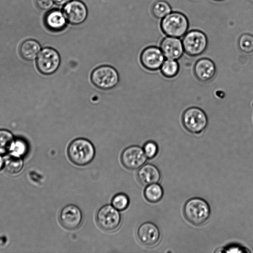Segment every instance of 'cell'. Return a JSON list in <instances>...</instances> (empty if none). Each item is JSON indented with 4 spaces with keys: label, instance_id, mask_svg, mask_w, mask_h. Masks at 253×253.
Returning <instances> with one entry per match:
<instances>
[{
    "label": "cell",
    "instance_id": "cell-30",
    "mask_svg": "<svg viewBox=\"0 0 253 253\" xmlns=\"http://www.w3.org/2000/svg\"><path fill=\"white\" fill-rule=\"evenodd\" d=\"M71 0H53V2L58 5H63L70 2Z\"/></svg>",
    "mask_w": 253,
    "mask_h": 253
},
{
    "label": "cell",
    "instance_id": "cell-17",
    "mask_svg": "<svg viewBox=\"0 0 253 253\" xmlns=\"http://www.w3.org/2000/svg\"><path fill=\"white\" fill-rule=\"evenodd\" d=\"M137 175L139 182L144 185L157 183L161 177L158 169L151 164L143 165L141 167Z\"/></svg>",
    "mask_w": 253,
    "mask_h": 253
},
{
    "label": "cell",
    "instance_id": "cell-13",
    "mask_svg": "<svg viewBox=\"0 0 253 253\" xmlns=\"http://www.w3.org/2000/svg\"><path fill=\"white\" fill-rule=\"evenodd\" d=\"M137 237L141 244L147 247H152L159 242L160 232L156 224L151 222H145L138 227Z\"/></svg>",
    "mask_w": 253,
    "mask_h": 253
},
{
    "label": "cell",
    "instance_id": "cell-32",
    "mask_svg": "<svg viewBox=\"0 0 253 253\" xmlns=\"http://www.w3.org/2000/svg\"><path fill=\"white\" fill-rule=\"evenodd\" d=\"M216 0V1H221V0Z\"/></svg>",
    "mask_w": 253,
    "mask_h": 253
},
{
    "label": "cell",
    "instance_id": "cell-2",
    "mask_svg": "<svg viewBox=\"0 0 253 253\" xmlns=\"http://www.w3.org/2000/svg\"><path fill=\"white\" fill-rule=\"evenodd\" d=\"M184 215L186 219L195 225L205 223L209 218L211 210L208 203L200 198L188 200L184 206Z\"/></svg>",
    "mask_w": 253,
    "mask_h": 253
},
{
    "label": "cell",
    "instance_id": "cell-19",
    "mask_svg": "<svg viewBox=\"0 0 253 253\" xmlns=\"http://www.w3.org/2000/svg\"><path fill=\"white\" fill-rule=\"evenodd\" d=\"M164 194L162 186L157 183L146 185L144 190V196L147 201L155 203L159 202Z\"/></svg>",
    "mask_w": 253,
    "mask_h": 253
},
{
    "label": "cell",
    "instance_id": "cell-23",
    "mask_svg": "<svg viewBox=\"0 0 253 253\" xmlns=\"http://www.w3.org/2000/svg\"><path fill=\"white\" fill-rule=\"evenodd\" d=\"M152 12L156 18L163 19L171 12V8L167 2L164 0H159L153 4Z\"/></svg>",
    "mask_w": 253,
    "mask_h": 253
},
{
    "label": "cell",
    "instance_id": "cell-3",
    "mask_svg": "<svg viewBox=\"0 0 253 253\" xmlns=\"http://www.w3.org/2000/svg\"><path fill=\"white\" fill-rule=\"evenodd\" d=\"M90 80L96 87L102 90H109L117 85L120 77L118 71L113 67L101 65L92 71Z\"/></svg>",
    "mask_w": 253,
    "mask_h": 253
},
{
    "label": "cell",
    "instance_id": "cell-25",
    "mask_svg": "<svg viewBox=\"0 0 253 253\" xmlns=\"http://www.w3.org/2000/svg\"><path fill=\"white\" fill-rule=\"evenodd\" d=\"M240 49L247 54L253 53V35L244 34L241 36L238 41Z\"/></svg>",
    "mask_w": 253,
    "mask_h": 253
},
{
    "label": "cell",
    "instance_id": "cell-12",
    "mask_svg": "<svg viewBox=\"0 0 253 253\" xmlns=\"http://www.w3.org/2000/svg\"><path fill=\"white\" fill-rule=\"evenodd\" d=\"M140 61L145 69L156 71L160 69L165 61V56L161 48L151 46L143 49L140 54Z\"/></svg>",
    "mask_w": 253,
    "mask_h": 253
},
{
    "label": "cell",
    "instance_id": "cell-27",
    "mask_svg": "<svg viewBox=\"0 0 253 253\" xmlns=\"http://www.w3.org/2000/svg\"><path fill=\"white\" fill-rule=\"evenodd\" d=\"M26 143L20 139L15 140L11 150L12 155L20 157L24 155L27 151Z\"/></svg>",
    "mask_w": 253,
    "mask_h": 253
},
{
    "label": "cell",
    "instance_id": "cell-5",
    "mask_svg": "<svg viewBox=\"0 0 253 253\" xmlns=\"http://www.w3.org/2000/svg\"><path fill=\"white\" fill-rule=\"evenodd\" d=\"M182 122L187 131L194 134H199L207 127L208 119L202 109L197 107H191L183 112Z\"/></svg>",
    "mask_w": 253,
    "mask_h": 253
},
{
    "label": "cell",
    "instance_id": "cell-22",
    "mask_svg": "<svg viewBox=\"0 0 253 253\" xmlns=\"http://www.w3.org/2000/svg\"><path fill=\"white\" fill-rule=\"evenodd\" d=\"M160 69L164 76L169 78H173L178 73L179 65L176 60L167 59L164 61Z\"/></svg>",
    "mask_w": 253,
    "mask_h": 253
},
{
    "label": "cell",
    "instance_id": "cell-8",
    "mask_svg": "<svg viewBox=\"0 0 253 253\" xmlns=\"http://www.w3.org/2000/svg\"><path fill=\"white\" fill-rule=\"evenodd\" d=\"M184 51L191 56H197L207 49L208 44L206 35L202 31L192 30L185 34L182 40Z\"/></svg>",
    "mask_w": 253,
    "mask_h": 253
},
{
    "label": "cell",
    "instance_id": "cell-9",
    "mask_svg": "<svg viewBox=\"0 0 253 253\" xmlns=\"http://www.w3.org/2000/svg\"><path fill=\"white\" fill-rule=\"evenodd\" d=\"M143 148L138 145L126 148L122 152L121 161L124 167L133 170L142 167L147 161Z\"/></svg>",
    "mask_w": 253,
    "mask_h": 253
},
{
    "label": "cell",
    "instance_id": "cell-7",
    "mask_svg": "<svg viewBox=\"0 0 253 253\" xmlns=\"http://www.w3.org/2000/svg\"><path fill=\"white\" fill-rule=\"evenodd\" d=\"M95 219L101 229L107 232H113L120 226L121 215L119 211L112 205H105L98 210Z\"/></svg>",
    "mask_w": 253,
    "mask_h": 253
},
{
    "label": "cell",
    "instance_id": "cell-14",
    "mask_svg": "<svg viewBox=\"0 0 253 253\" xmlns=\"http://www.w3.org/2000/svg\"><path fill=\"white\" fill-rule=\"evenodd\" d=\"M160 48L165 58L176 60L182 56L184 51L181 41L178 38L169 36L162 40Z\"/></svg>",
    "mask_w": 253,
    "mask_h": 253
},
{
    "label": "cell",
    "instance_id": "cell-18",
    "mask_svg": "<svg viewBox=\"0 0 253 253\" xmlns=\"http://www.w3.org/2000/svg\"><path fill=\"white\" fill-rule=\"evenodd\" d=\"M41 50L40 44L33 39H27L23 41L19 49L21 57L28 61L33 60L37 58Z\"/></svg>",
    "mask_w": 253,
    "mask_h": 253
},
{
    "label": "cell",
    "instance_id": "cell-11",
    "mask_svg": "<svg viewBox=\"0 0 253 253\" xmlns=\"http://www.w3.org/2000/svg\"><path fill=\"white\" fill-rule=\"evenodd\" d=\"M63 12L67 21L73 25H79L85 21L87 15L85 5L79 0H73L65 5Z\"/></svg>",
    "mask_w": 253,
    "mask_h": 253
},
{
    "label": "cell",
    "instance_id": "cell-4",
    "mask_svg": "<svg viewBox=\"0 0 253 253\" xmlns=\"http://www.w3.org/2000/svg\"><path fill=\"white\" fill-rule=\"evenodd\" d=\"M161 26L163 32L168 36L180 38L187 33L189 22L182 13L171 12L163 18Z\"/></svg>",
    "mask_w": 253,
    "mask_h": 253
},
{
    "label": "cell",
    "instance_id": "cell-15",
    "mask_svg": "<svg viewBox=\"0 0 253 253\" xmlns=\"http://www.w3.org/2000/svg\"><path fill=\"white\" fill-rule=\"evenodd\" d=\"M193 70L196 78L202 82L210 81L216 74L214 63L207 58H202L198 60L195 64Z\"/></svg>",
    "mask_w": 253,
    "mask_h": 253
},
{
    "label": "cell",
    "instance_id": "cell-1",
    "mask_svg": "<svg viewBox=\"0 0 253 253\" xmlns=\"http://www.w3.org/2000/svg\"><path fill=\"white\" fill-rule=\"evenodd\" d=\"M67 154L69 160L74 164L84 166L90 163L94 159L95 149L89 140L84 138H77L69 144Z\"/></svg>",
    "mask_w": 253,
    "mask_h": 253
},
{
    "label": "cell",
    "instance_id": "cell-26",
    "mask_svg": "<svg viewBox=\"0 0 253 253\" xmlns=\"http://www.w3.org/2000/svg\"><path fill=\"white\" fill-rule=\"evenodd\" d=\"M144 152L148 159L155 157L158 152V146L157 143L153 141H148L143 146Z\"/></svg>",
    "mask_w": 253,
    "mask_h": 253
},
{
    "label": "cell",
    "instance_id": "cell-24",
    "mask_svg": "<svg viewBox=\"0 0 253 253\" xmlns=\"http://www.w3.org/2000/svg\"><path fill=\"white\" fill-rule=\"evenodd\" d=\"M129 204V197L124 193H119L116 194L111 200V205L119 211L126 210Z\"/></svg>",
    "mask_w": 253,
    "mask_h": 253
},
{
    "label": "cell",
    "instance_id": "cell-29",
    "mask_svg": "<svg viewBox=\"0 0 253 253\" xmlns=\"http://www.w3.org/2000/svg\"><path fill=\"white\" fill-rule=\"evenodd\" d=\"M224 252H229V253H246L250 252V251H248L247 249L244 248L243 247H241L240 246H231L229 247H226L225 249Z\"/></svg>",
    "mask_w": 253,
    "mask_h": 253
},
{
    "label": "cell",
    "instance_id": "cell-6",
    "mask_svg": "<svg viewBox=\"0 0 253 253\" xmlns=\"http://www.w3.org/2000/svg\"><path fill=\"white\" fill-rule=\"evenodd\" d=\"M61 58L53 48L46 47L40 51L36 59L38 70L42 74L48 75L55 73L60 65Z\"/></svg>",
    "mask_w": 253,
    "mask_h": 253
},
{
    "label": "cell",
    "instance_id": "cell-16",
    "mask_svg": "<svg viewBox=\"0 0 253 253\" xmlns=\"http://www.w3.org/2000/svg\"><path fill=\"white\" fill-rule=\"evenodd\" d=\"M43 24L48 30L58 32L65 29L67 20L62 11L58 9H53L44 14Z\"/></svg>",
    "mask_w": 253,
    "mask_h": 253
},
{
    "label": "cell",
    "instance_id": "cell-31",
    "mask_svg": "<svg viewBox=\"0 0 253 253\" xmlns=\"http://www.w3.org/2000/svg\"><path fill=\"white\" fill-rule=\"evenodd\" d=\"M4 160L0 156V170L4 167Z\"/></svg>",
    "mask_w": 253,
    "mask_h": 253
},
{
    "label": "cell",
    "instance_id": "cell-20",
    "mask_svg": "<svg viewBox=\"0 0 253 253\" xmlns=\"http://www.w3.org/2000/svg\"><path fill=\"white\" fill-rule=\"evenodd\" d=\"M4 167L8 173L16 174L22 170L23 167V162L20 157L12 155L6 157L4 160Z\"/></svg>",
    "mask_w": 253,
    "mask_h": 253
},
{
    "label": "cell",
    "instance_id": "cell-10",
    "mask_svg": "<svg viewBox=\"0 0 253 253\" xmlns=\"http://www.w3.org/2000/svg\"><path fill=\"white\" fill-rule=\"evenodd\" d=\"M61 225L68 230L77 229L83 220V213L79 207L74 204H69L64 207L59 215Z\"/></svg>",
    "mask_w": 253,
    "mask_h": 253
},
{
    "label": "cell",
    "instance_id": "cell-21",
    "mask_svg": "<svg viewBox=\"0 0 253 253\" xmlns=\"http://www.w3.org/2000/svg\"><path fill=\"white\" fill-rule=\"evenodd\" d=\"M15 140L12 133L6 129H0V155L11 151Z\"/></svg>",
    "mask_w": 253,
    "mask_h": 253
},
{
    "label": "cell",
    "instance_id": "cell-28",
    "mask_svg": "<svg viewBox=\"0 0 253 253\" xmlns=\"http://www.w3.org/2000/svg\"><path fill=\"white\" fill-rule=\"evenodd\" d=\"M53 0H35L37 7L41 10H48L53 5Z\"/></svg>",
    "mask_w": 253,
    "mask_h": 253
}]
</instances>
